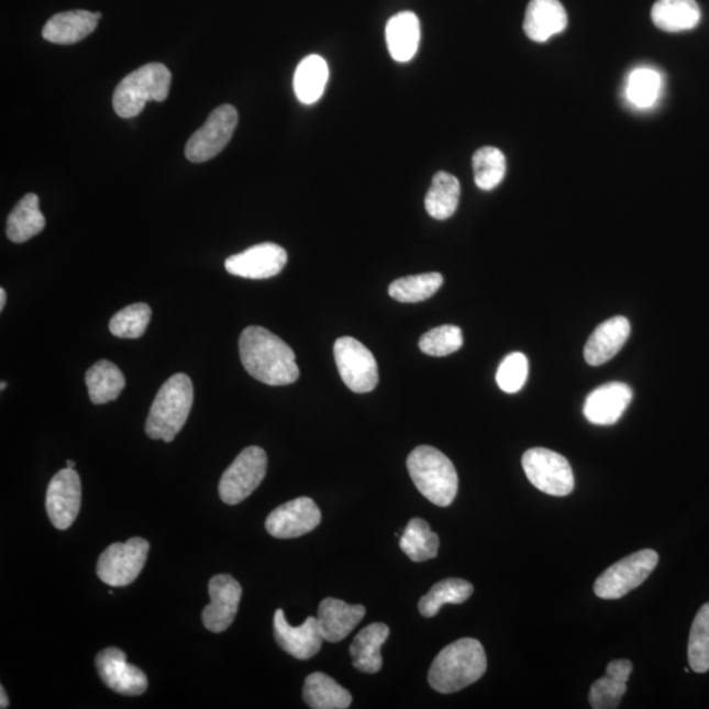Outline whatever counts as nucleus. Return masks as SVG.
Segmentation results:
<instances>
[{"label":"nucleus","instance_id":"f257e3e1","mask_svg":"<svg viewBox=\"0 0 709 709\" xmlns=\"http://www.w3.org/2000/svg\"><path fill=\"white\" fill-rule=\"evenodd\" d=\"M240 355L247 373L272 387L293 384L300 376L293 350L265 328L250 326L243 330Z\"/></svg>","mask_w":709,"mask_h":709},{"label":"nucleus","instance_id":"f03ea898","mask_svg":"<svg viewBox=\"0 0 709 709\" xmlns=\"http://www.w3.org/2000/svg\"><path fill=\"white\" fill-rule=\"evenodd\" d=\"M488 667L485 650L475 639H461L437 654L429 672V684L441 694H454L468 687Z\"/></svg>","mask_w":709,"mask_h":709},{"label":"nucleus","instance_id":"7ed1b4c3","mask_svg":"<svg viewBox=\"0 0 709 709\" xmlns=\"http://www.w3.org/2000/svg\"><path fill=\"white\" fill-rule=\"evenodd\" d=\"M193 405V385L185 374H177L162 385L148 413L145 431L154 441L170 443L188 420Z\"/></svg>","mask_w":709,"mask_h":709},{"label":"nucleus","instance_id":"20e7f679","mask_svg":"<svg viewBox=\"0 0 709 709\" xmlns=\"http://www.w3.org/2000/svg\"><path fill=\"white\" fill-rule=\"evenodd\" d=\"M408 469L416 488L431 503L447 508L455 501L458 477L455 465L443 452L421 445L408 457Z\"/></svg>","mask_w":709,"mask_h":709},{"label":"nucleus","instance_id":"39448f33","mask_svg":"<svg viewBox=\"0 0 709 709\" xmlns=\"http://www.w3.org/2000/svg\"><path fill=\"white\" fill-rule=\"evenodd\" d=\"M171 73L164 64H147L126 76L113 93L114 112L123 119L139 117L147 101H165Z\"/></svg>","mask_w":709,"mask_h":709},{"label":"nucleus","instance_id":"423d86ee","mask_svg":"<svg viewBox=\"0 0 709 709\" xmlns=\"http://www.w3.org/2000/svg\"><path fill=\"white\" fill-rule=\"evenodd\" d=\"M657 564L656 551L643 550L632 553L600 574L594 584V592L600 599H620L644 584Z\"/></svg>","mask_w":709,"mask_h":709},{"label":"nucleus","instance_id":"0eeeda50","mask_svg":"<svg viewBox=\"0 0 709 709\" xmlns=\"http://www.w3.org/2000/svg\"><path fill=\"white\" fill-rule=\"evenodd\" d=\"M267 455L261 447H247L236 456L219 485L220 497L226 505H239L259 488L267 473Z\"/></svg>","mask_w":709,"mask_h":709},{"label":"nucleus","instance_id":"6e6552de","mask_svg":"<svg viewBox=\"0 0 709 709\" xmlns=\"http://www.w3.org/2000/svg\"><path fill=\"white\" fill-rule=\"evenodd\" d=\"M151 544L142 538L114 543L98 560V577L111 587L131 585L144 569Z\"/></svg>","mask_w":709,"mask_h":709},{"label":"nucleus","instance_id":"1a4fd4ad","mask_svg":"<svg viewBox=\"0 0 709 709\" xmlns=\"http://www.w3.org/2000/svg\"><path fill=\"white\" fill-rule=\"evenodd\" d=\"M522 465L530 483L545 495L565 497L574 489L570 464L557 452L531 448L523 455Z\"/></svg>","mask_w":709,"mask_h":709},{"label":"nucleus","instance_id":"9d476101","mask_svg":"<svg viewBox=\"0 0 709 709\" xmlns=\"http://www.w3.org/2000/svg\"><path fill=\"white\" fill-rule=\"evenodd\" d=\"M239 125V112L224 104L209 114L206 124L192 134L186 146V157L193 164H202L219 155L233 137Z\"/></svg>","mask_w":709,"mask_h":709},{"label":"nucleus","instance_id":"9b49d317","mask_svg":"<svg viewBox=\"0 0 709 709\" xmlns=\"http://www.w3.org/2000/svg\"><path fill=\"white\" fill-rule=\"evenodd\" d=\"M334 357L343 383L355 394H368L376 388L377 363L363 343L353 336L340 337L334 344Z\"/></svg>","mask_w":709,"mask_h":709},{"label":"nucleus","instance_id":"f8f14e48","mask_svg":"<svg viewBox=\"0 0 709 709\" xmlns=\"http://www.w3.org/2000/svg\"><path fill=\"white\" fill-rule=\"evenodd\" d=\"M82 502V485L76 469L59 470L46 491V512L57 530L70 529Z\"/></svg>","mask_w":709,"mask_h":709},{"label":"nucleus","instance_id":"ddd939ff","mask_svg":"<svg viewBox=\"0 0 709 709\" xmlns=\"http://www.w3.org/2000/svg\"><path fill=\"white\" fill-rule=\"evenodd\" d=\"M288 262V254L276 243L266 242L229 256L225 268L239 278L263 280L279 275Z\"/></svg>","mask_w":709,"mask_h":709},{"label":"nucleus","instance_id":"4468645a","mask_svg":"<svg viewBox=\"0 0 709 709\" xmlns=\"http://www.w3.org/2000/svg\"><path fill=\"white\" fill-rule=\"evenodd\" d=\"M321 519L313 499L300 497L275 509L266 520V530L276 539H295L315 530Z\"/></svg>","mask_w":709,"mask_h":709},{"label":"nucleus","instance_id":"2eb2a0df","mask_svg":"<svg viewBox=\"0 0 709 709\" xmlns=\"http://www.w3.org/2000/svg\"><path fill=\"white\" fill-rule=\"evenodd\" d=\"M98 674L107 687L126 697H139L147 690V677L137 666L126 661V654L118 647H107L95 658Z\"/></svg>","mask_w":709,"mask_h":709},{"label":"nucleus","instance_id":"dca6fc26","mask_svg":"<svg viewBox=\"0 0 709 709\" xmlns=\"http://www.w3.org/2000/svg\"><path fill=\"white\" fill-rule=\"evenodd\" d=\"M208 591L211 603L202 611V624L213 633L224 632L239 612L242 587L229 574H219L209 580Z\"/></svg>","mask_w":709,"mask_h":709},{"label":"nucleus","instance_id":"f3484780","mask_svg":"<svg viewBox=\"0 0 709 709\" xmlns=\"http://www.w3.org/2000/svg\"><path fill=\"white\" fill-rule=\"evenodd\" d=\"M274 633L276 643L290 656L306 661L321 651L323 638L317 618H308L300 627L290 625L283 610L275 612Z\"/></svg>","mask_w":709,"mask_h":709},{"label":"nucleus","instance_id":"a211bd4d","mask_svg":"<svg viewBox=\"0 0 709 709\" xmlns=\"http://www.w3.org/2000/svg\"><path fill=\"white\" fill-rule=\"evenodd\" d=\"M632 397V389L627 384H605L587 396L584 414L592 424H614L630 407Z\"/></svg>","mask_w":709,"mask_h":709},{"label":"nucleus","instance_id":"6ab92c4d","mask_svg":"<svg viewBox=\"0 0 709 709\" xmlns=\"http://www.w3.org/2000/svg\"><path fill=\"white\" fill-rule=\"evenodd\" d=\"M630 335L631 323L625 317H613L600 323L586 343L584 351L586 363L592 367L602 366L623 348Z\"/></svg>","mask_w":709,"mask_h":709},{"label":"nucleus","instance_id":"aec40b11","mask_svg":"<svg viewBox=\"0 0 709 709\" xmlns=\"http://www.w3.org/2000/svg\"><path fill=\"white\" fill-rule=\"evenodd\" d=\"M366 617V609L361 605H348L341 599H323L319 607L320 632L329 643H340Z\"/></svg>","mask_w":709,"mask_h":709},{"label":"nucleus","instance_id":"412c9836","mask_svg":"<svg viewBox=\"0 0 709 709\" xmlns=\"http://www.w3.org/2000/svg\"><path fill=\"white\" fill-rule=\"evenodd\" d=\"M566 26L567 13L560 0H531L527 7L523 30L532 42H549Z\"/></svg>","mask_w":709,"mask_h":709},{"label":"nucleus","instance_id":"4be33fe9","mask_svg":"<svg viewBox=\"0 0 709 709\" xmlns=\"http://www.w3.org/2000/svg\"><path fill=\"white\" fill-rule=\"evenodd\" d=\"M100 19V12L92 13L84 10L60 12L45 24L43 37L53 44H76L97 30Z\"/></svg>","mask_w":709,"mask_h":709},{"label":"nucleus","instance_id":"5701e85b","mask_svg":"<svg viewBox=\"0 0 709 709\" xmlns=\"http://www.w3.org/2000/svg\"><path fill=\"white\" fill-rule=\"evenodd\" d=\"M388 49L397 63H409L420 46L421 24L414 12L403 11L389 19L385 29Z\"/></svg>","mask_w":709,"mask_h":709},{"label":"nucleus","instance_id":"b1692460","mask_svg":"<svg viewBox=\"0 0 709 709\" xmlns=\"http://www.w3.org/2000/svg\"><path fill=\"white\" fill-rule=\"evenodd\" d=\"M633 671L630 660H613L605 677L594 682L589 700L594 709L618 708L627 691V682Z\"/></svg>","mask_w":709,"mask_h":709},{"label":"nucleus","instance_id":"393cba45","mask_svg":"<svg viewBox=\"0 0 709 709\" xmlns=\"http://www.w3.org/2000/svg\"><path fill=\"white\" fill-rule=\"evenodd\" d=\"M389 636V627L384 623H374L364 628L350 646L353 665L356 671L376 674L381 671V646Z\"/></svg>","mask_w":709,"mask_h":709},{"label":"nucleus","instance_id":"a878e982","mask_svg":"<svg viewBox=\"0 0 709 709\" xmlns=\"http://www.w3.org/2000/svg\"><path fill=\"white\" fill-rule=\"evenodd\" d=\"M697 0H658L652 9V20L658 30L678 33L694 30L700 23Z\"/></svg>","mask_w":709,"mask_h":709},{"label":"nucleus","instance_id":"bb28decb","mask_svg":"<svg viewBox=\"0 0 709 709\" xmlns=\"http://www.w3.org/2000/svg\"><path fill=\"white\" fill-rule=\"evenodd\" d=\"M329 80V66L326 60L317 54L308 56L297 66L293 79V89L297 99L302 104H314L325 92Z\"/></svg>","mask_w":709,"mask_h":709},{"label":"nucleus","instance_id":"cd10ccee","mask_svg":"<svg viewBox=\"0 0 709 709\" xmlns=\"http://www.w3.org/2000/svg\"><path fill=\"white\" fill-rule=\"evenodd\" d=\"M46 221L40 211L38 196L25 195L7 220V236L15 243H23L44 231Z\"/></svg>","mask_w":709,"mask_h":709},{"label":"nucleus","instance_id":"c85d7f7f","mask_svg":"<svg viewBox=\"0 0 709 709\" xmlns=\"http://www.w3.org/2000/svg\"><path fill=\"white\" fill-rule=\"evenodd\" d=\"M303 700L313 709H346L353 695L323 673L310 674L303 685Z\"/></svg>","mask_w":709,"mask_h":709},{"label":"nucleus","instance_id":"c756f323","mask_svg":"<svg viewBox=\"0 0 709 709\" xmlns=\"http://www.w3.org/2000/svg\"><path fill=\"white\" fill-rule=\"evenodd\" d=\"M461 181L448 173H437L425 195V211L435 220H447L455 214L461 201Z\"/></svg>","mask_w":709,"mask_h":709},{"label":"nucleus","instance_id":"7c9ffc66","mask_svg":"<svg viewBox=\"0 0 709 709\" xmlns=\"http://www.w3.org/2000/svg\"><path fill=\"white\" fill-rule=\"evenodd\" d=\"M86 384L91 402L104 405L118 400L125 388V377L113 363L100 361L87 370Z\"/></svg>","mask_w":709,"mask_h":709},{"label":"nucleus","instance_id":"2f4dec72","mask_svg":"<svg viewBox=\"0 0 709 709\" xmlns=\"http://www.w3.org/2000/svg\"><path fill=\"white\" fill-rule=\"evenodd\" d=\"M475 587L461 578H447L432 586V589L420 600V612L424 618H432L444 605H462L472 597Z\"/></svg>","mask_w":709,"mask_h":709},{"label":"nucleus","instance_id":"473e14b6","mask_svg":"<svg viewBox=\"0 0 709 709\" xmlns=\"http://www.w3.org/2000/svg\"><path fill=\"white\" fill-rule=\"evenodd\" d=\"M400 546L411 562L423 563L435 558L439 552V536L431 531L425 520L411 519L400 539Z\"/></svg>","mask_w":709,"mask_h":709},{"label":"nucleus","instance_id":"72a5a7b5","mask_svg":"<svg viewBox=\"0 0 709 709\" xmlns=\"http://www.w3.org/2000/svg\"><path fill=\"white\" fill-rule=\"evenodd\" d=\"M443 281L437 273L407 276L390 284L389 296L398 302H422L434 296Z\"/></svg>","mask_w":709,"mask_h":709},{"label":"nucleus","instance_id":"f704fd0d","mask_svg":"<svg viewBox=\"0 0 709 709\" xmlns=\"http://www.w3.org/2000/svg\"><path fill=\"white\" fill-rule=\"evenodd\" d=\"M475 181L483 191H491L499 185L506 175V157L497 147L485 146L478 148L472 159Z\"/></svg>","mask_w":709,"mask_h":709},{"label":"nucleus","instance_id":"c9c22d12","mask_svg":"<svg viewBox=\"0 0 709 709\" xmlns=\"http://www.w3.org/2000/svg\"><path fill=\"white\" fill-rule=\"evenodd\" d=\"M662 90V77L650 67L633 70L627 80V98L634 107L651 108L657 103Z\"/></svg>","mask_w":709,"mask_h":709},{"label":"nucleus","instance_id":"e433bc0d","mask_svg":"<svg viewBox=\"0 0 709 709\" xmlns=\"http://www.w3.org/2000/svg\"><path fill=\"white\" fill-rule=\"evenodd\" d=\"M688 664L695 673L709 671V603H706L694 619L688 639Z\"/></svg>","mask_w":709,"mask_h":709},{"label":"nucleus","instance_id":"4c0bfd02","mask_svg":"<svg viewBox=\"0 0 709 709\" xmlns=\"http://www.w3.org/2000/svg\"><path fill=\"white\" fill-rule=\"evenodd\" d=\"M151 319V307L144 302L133 303L112 317L110 330L114 336L123 340H137L145 334Z\"/></svg>","mask_w":709,"mask_h":709},{"label":"nucleus","instance_id":"58836bf2","mask_svg":"<svg viewBox=\"0 0 709 709\" xmlns=\"http://www.w3.org/2000/svg\"><path fill=\"white\" fill-rule=\"evenodd\" d=\"M463 331L458 326L444 325L423 334L420 348L423 354L442 357L456 353L463 347Z\"/></svg>","mask_w":709,"mask_h":709},{"label":"nucleus","instance_id":"ea45409f","mask_svg":"<svg viewBox=\"0 0 709 709\" xmlns=\"http://www.w3.org/2000/svg\"><path fill=\"white\" fill-rule=\"evenodd\" d=\"M529 377V361L522 353H512L505 357L497 373V384L505 394L514 395L524 387Z\"/></svg>","mask_w":709,"mask_h":709},{"label":"nucleus","instance_id":"a19ab883","mask_svg":"<svg viewBox=\"0 0 709 709\" xmlns=\"http://www.w3.org/2000/svg\"><path fill=\"white\" fill-rule=\"evenodd\" d=\"M0 698H2V700H0V708L4 709L9 707V698H7V694L3 687H0Z\"/></svg>","mask_w":709,"mask_h":709},{"label":"nucleus","instance_id":"79ce46f5","mask_svg":"<svg viewBox=\"0 0 709 709\" xmlns=\"http://www.w3.org/2000/svg\"><path fill=\"white\" fill-rule=\"evenodd\" d=\"M7 295L4 288H0V310H3L5 307Z\"/></svg>","mask_w":709,"mask_h":709},{"label":"nucleus","instance_id":"37998d69","mask_svg":"<svg viewBox=\"0 0 709 709\" xmlns=\"http://www.w3.org/2000/svg\"><path fill=\"white\" fill-rule=\"evenodd\" d=\"M66 464H67V468L76 469V463H74L73 461H67Z\"/></svg>","mask_w":709,"mask_h":709},{"label":"nucleus","instance_id":"c03bdc74","mask_svg":"<svg viewBox=\"0 0 709 709\" xmlns=\"http://www.w3.org/2000/svg\"><path fill=\"white\" fill-rule=\"evenodd\" d=\"M7 388V383H2V387L0 389L4 390Z\"/></svg>","mask_w":709,"mask_h":709}]
</instances>
